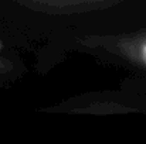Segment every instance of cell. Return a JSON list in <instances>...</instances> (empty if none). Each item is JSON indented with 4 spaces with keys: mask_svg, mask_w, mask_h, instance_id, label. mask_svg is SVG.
I'll return each mask as SVG.
<instances>
[{
    "mask_svg": "<svg viewBox=\"0 0 146 144\" xmlns=\"http://www.w3.org/2000/svg\"><path fill=\"white\" fill-rule=\"evenodd\" d=\"M142 58H143V61L146 62V44L143 45V48H142Z\"/></svg>",
    "mask_w": 146,
    "mask_h": 144,
    "instance_id": "1",
    "label": "cell"
}]
</instances>
